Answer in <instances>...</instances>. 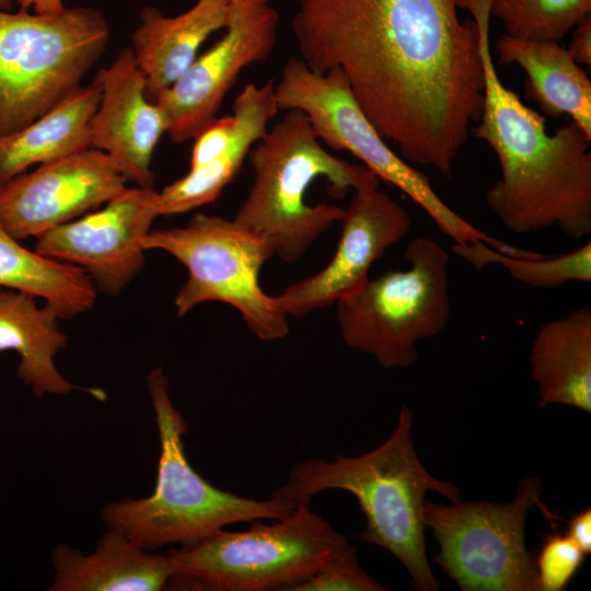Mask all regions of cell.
Instances as JSON below:
<instances>
[{
	"instance_id": "6da1fadb",
	"label": "cell",
	"mask_w": 591,
	"mask_h": 591,
	"mask_svg": "<svg viewBox=\"0 0 591 591\" xmlns=\"http://www.w3.org/2000/svg\"><path fill=\"white\" fill-rule=\"evenodd\" d=\"M466 0H297L292 32L313 70L338 69L408 162L450 175L480 116L484 69Z\"/></svg>"
},
{
	"instance_id": "7a4b0ae2",
	"label": "cell",
	"mask_w": 591,
	"mask_h": 591,
	"mask_svg": "<svg viewBox=\"0 0 591 591\" xmlns=\"http://www.w3.org/2000/svg\"><path fill=\"white\" fill-rule=\"evenodd\" d=\"M479 34L484 97L473 135L495 152L501 176L488 189L490 211L517 234L556 228L591 235V136L570 121L553 135L545 117L500 80L490 51V0L466 7Z\"/></svg>"
},
{
	"instance_id": "3957f363",
	"label": "cell",
	"mask_w": 591,
	"mask_h": 591,
	"mask_svg": "<svg viewBox=\"0 0 591 591\" xmlns=\"http://www.w3.org/2000/svg\"><path fill=\"white\" fill-rule=\"evenodd\" d=\"M414 413L402 405L390 437L375 449L356 456L336 454L333 461L309 456L294 463L286 482L271 497L292 509L310 505L325 490L354 495L366 518L358 541L376 545L399 560L417 591H437L427 557L422 508L428 491L451 502L461 500L460 489L432 476L422 465L412 439Z\"/></svg>"
},
{
	"instance_id": "277c9868",
	"label": "cell",
	"mask_w": 591,
	"mask_h": 591,
	"mask_svg": "<svg viewBox=\"0 0 591 591\" xmlns=\"http://www.w3.org/2000/svg\"><path fill=\"white\" fill-rule=\"evenodd\" d=\"M254 179L233 221L264 240L285 262L298 260L345 209L308 205L306 192L324 177L332 189L379 185V177L363 164L350 163L325 150L305 114H287L267 130L248 153Z\"/></svg>"
},
{
	"instance_id": "5b68a950",
	"label": "cell",
	"mask_w": 591,
	"mask_h": 591,
	"mask_svg": "<svg viewBox=\"0 0 591 591\" xmlns=\"http://www.w3.org/2000/svg\"><path fill=\"white\" fill-rule=\"evenodd\" d=\"M147 384L160 440L155 487L144 498L108 502L101 512L107 529L153 551L198 542L234 523L278 520L291 513L293 509L278 498L241 497L202 478L185 454L188 426L172 402L164 369L152 370Z\"/></svg>"
},
{
	"instance_id": "8992f818",
	"label": "cell",
	"mask_w": 591,
	"mask_h": 591,
	"mask_svg": "<svg viewBox=\"0 0 591 591\" xmlns=\"http://www.w3.org/2000/svg\"><path fill=\"white\" fill-rule=\"evenodd\" d=\"M109 40L91 8L56 13L0 10V136L13 134L69 97Z\"/></svg>"
},
{
	"instance_id": "52a82bcc",
	"label": "cell",
	"mask_w": 591,
	"mask_h": 591,
	"mask_svg": "<svg viewBox=\"0 0 591 591\" xmlns=\"http://www.w3.org/2000/svg\"><path fill=\"white\" fill-rule=\"evenodd\" d=\"M251 523L244 531L222 529L171 549V580L200 590L286 591L314 575L348 542L310 505L270 524Z\"/></svg>"
},
{
	"instance_id": "ba28073f",
	"label": "cell",
	"mask_w": 591,
	"mask_h": 591,
	"mask_svg": "<svg viewBox=\"0 0 591 591\" xmlns=\"http://www.w3.org/2000/svg\"><path fill=\"white\" fill-rule=\"evenodd\" d=\"M404 256L406 269L369 278L336 302L344 343L384 369L413 366L417 343L439 335L451 314L449 252L432 237L416 236Z\"/></svg>"
},
{
	"instance_id": "9c48e42d",
	"label": "cell",
	"mask_w": 591,
	"mask_h": 591,
	"mask_svg": "<svg viewBox=\"0 0 591 591\" xmlns=\"http://www.w3.org/2000/svg\"><path fill=\"white\" fill-rule=\"evenodd\" d=\"M275 97L279 111L303 112L321 142L350 152L379 178L413 199L453 244L496 243L495 237L452 210L428 178L389 147L357 103L340 70L318 72L301 58H290L275 84Z\"/></svg>"
},
{
	"instance_id": "30bf717a",
	"label": "cell",
	"mask_w": 591,
	"mask_h": 591,
	"mask_svg": "<svg viewBox=\"0 0 591 591\" xmlns=\"http://www.w3.org/2000/svg\"><path fill=\"white\" fill-rule=\"evenodd\" d=\"M142 246L164 251L186 267L187 280L174 301L178 316L204 302L220 301L235 308L262 340H279L289 333L288 315L259 285L262 267L274 252L233 220L197 213L184 227L150 230Z\"/></svg>"
},
{
	"instance_id": "8fae6325",
	"label": "cell",
	"mask_w": 591,
	"mask_h": 591,
	"mask_svg": "<svg viewBox=\"0 0 591 591\" xmlns=\"http://www.w3.org/2000/svg\"><path fill=\"white\" fill-rule=\"evenodd\" d=\"M542 490L540 479L524 477L507 503L426 499L422 520L439 547L434 561L462 591H538L525 522L534 507L551 517Z\"/></svg>"
},
{
	"instance_id": "7c38bea8",
	"label": "cell",
	"mask_w": 591,
	"mask_h": 591,
	"mask_svg": "<svg viewBox=\"0 0 591 591\" xmlns=\"http://www.w3.org/2000/svg\"><path fill=\"white\" fill-rule=\"evenodd\" d=\"M159 216V192L126 187L100 208L37 237L35 251L81 268L96 290L115 296L142 270V239Z\"/></svg>"
},
{
	"instance_id": "4fadbf2b",
	"label": "cell",
	"mask_w": 591,
	"mask_h": 591,
	"mask_svg": "<svg viewBox=\"0 0 591 591\" xmlns=\"http://www.w3.org/2000/svg\"><path fill=\"white\" fill-rule=\"evenodd\" d=\"M278 24L279 13L269 4L233 7L224 35L154 101L173 142L195 139L217 117L240 72L270 56Z\"/></svg>"
},
{
	"instance_id": "5bb4252c",
	"label": "cell",
	"mask_w": 591,
	"mask_h": 591,
	"mask_svg": "<svg viewBox=\"0 0 591 591\" xmlns=\"http://www.w3.org/2000/svg\"><path fill=\"white\" fill-rule=\"evenodd\" d=\"M127 183L106 153H72L0 186V227L18 241L39 237L100 208Z\"/></svg>"
},
{
	"instance_id": "9a60e30c",
	"label": "cell",
	"mask_w": 591,
	"mask_h": 591,
	"mask_svg": "<svg viewBox=\"0 0 591 591\" xmlns=\"http://www.w3.org/2000/svg\"><path fill=\"white\" fill-rule=\"evenodd\" d=\"M340 222L341 235L331 262L275 296L286 315H305L359 290L369 280L372 264L412 228L407 210L379 185L355 190Z\"/></svg>"
},
{
	"instance_id": "2e32d148",
	"label": "cell",
	"mask_w": 591,
	"mask_h": 591,
	"mask_svg": "<svg viewBox=\"0 0 591 591\" xmlns=\"http://www.w3.org/2000/svg\"><path fill=\"white\" fill-rule=\"evenodd\" d=\"M94 81L101 95L91 119V148L106 153L127 182L153 188L152 155L166 124L146 95L144 76L131 47L101 69Z\"/></svg>"
},
{
	"instance_id": "e0dca14e",
	"label": "cell",
	"mask_w": 591,
	"mask_h": 591,
	"mask_svg": "<svg viewBox=\"0 0 591 591\" xmlns=\"http://www.w3.org/2000/svg\"><path fill=\"white\" fill-rule=\"evenodd\" d=\"M232 109V115L216 117L195 138L183 186L197 204L206 205L219 198L253 146L267 132L268 123L279 112L274 81L245 85Z\"/></svg>"
},
{
	"instance_id": "ac0fdd59",
	"label": "cell",
	"mask_w": 591,
	"mask_h": 591,
	"mask_svg": "<svg viewBox=\"0 0 591 591\" xmlns=\"http://www.w3.org/2000/svg\"><path fill=\"white\" fill-rule=\"evenodd\" d=\"M233 7L225 0H198L189 10L165 16L153 7L141 11L131 36L136 62L144 76L146 95L154 102L194 62L202 43L227 28Z\"/></svg>"
},
{
	"instance_id": "d6986e66",
	"label": "cell",
	"mask_w": 591,
	"mask_h": 591,
	"mask_svg": "<svg viewBox=\"0 0 591 591\" xmlns=\"http://www.w3.org/2000/svg\"><path fill=\"white\" fill-rule=\"evenodd\" d=\"M51 561L50 591H159L173 575L167 555L153 554L113 529L101 535L92 554L59 544Z\"/></svg>"
},
{
	"instance_id": "ffe728a7",
	"label": "cell",
	"mask_w": 591,
	"mask_h": 591,
	"mask_svg": "<svg viewBox=\"0 0 591 591\" xmlns=\"http://www.w3.org/2000/svg\"><path fill=\"white\" fill-rule=\"evenodd\" d=\"M540 405L591 412V309L587 305L545 322L530 351Z\"/></svg>"
},
{
	"instance_id": "44dd1931",
	"label": "cell",
	"mask_w": 591,
	"mask_h": 591,
	"mask_svg": "<svg viewBox=\"0 0 591 591\" xmlns=\"http://www.w3.org/2000/svg\"><path fill=\"white\" fill-rule=\"evenodd\" d=\"M502 63L526 74L525 95L547 115H563L591 136V81L559 42L531 40L503 34L496 42Z\"/></svg>"
},
{
	"instance_id": "7402d4cb",
	"label": "cell",
	"mask_w": 591,
	"mask_h": 591,
	"mask_svg": "<svg viewBox=\"0 0 591 591\" xmlns=\"http://www.w3.org/2000/svg\"><path fill=\"white\" fill-rule=\"evenodd\" d=\"M35 299L0 287V351H16L18 375L37 397L67 395L77 386L61 375L54 358L68 339L57 310L48 303L38 306Z\"/></svg>"
},
{
	"instance_id": "603a6c76",
	"label": "cell",
	"mask_w": 591,
	"mask_h": 591,
	"mask_svg": "<svg viewBox=\"0 0 591 591\" xmlns=\"http://www.w3.org/2000/svg\"><path fill=\"white\" fill-rule=\"evenodd\" d=\"M95 81L81 85L57 106L25 126L0 136V186L34 164L91 148V119L100 102Z\"/></svg>"
},
{
	"instance_id": "cb8c5ba5",
	"label": "cell",
	"mask_w": 591,
	"mask_h": 591,
	"mask_svg": "<svg viewBox=\"0 0 591 591\" xmlns=\"http://www.w3.org/2000/svg\"><path fill=\"white\" fill-rule=\"evenodd\" d=\"M0 287L43 298L60 318L89 311L96 298L91 278L81 268L25 248L1 227Z\"/></svg>"
},
{
	"instance_id": "d4e9b609",
	"label": "cell",
	"mask_w": 591,
	"mask_h": 591,
	"mask_svg": "<svg viewBox=\"0 0 591 591\" xmlns=\"http://www.w3.org/2000/svg\"><path fill=\"white\" fill-rule=\"evenodd\" d=\"M452 251L475 269L490 264L503 266L518 281L533 288H558L569 282L591 281V242L555 256L538 253L518 256L501 253L482 241L453 244Z\"/></svg>"
},
{
	"instance_id": "484cf974",
	"label": "cell",
	"mask_w": 591,
	"mask_h": 591,
	"mask_svg": "<svg viewBox=\"0 0 591 591\" xmlns=\"http://www.w3.org/2000/svg\"><path fill=\"white\" fill-rule=\"evenodd\" d=\"M590 13L591 0H490L506 34L521 39L560 42Z\"/></svg>"
},
{
	"instance_id": "4316f807",
	"label": "cell",
	"mask_w": 591,
	"mask_h": 591,
	"mask_svg": "<svg viewBox=\"0 0 591 591\" xmlns=\"http://www.w3.org/2000/svg\"><path fill=\"white\" fill-rule=\"evenodd\" d=\"M387 590L361 567L348 541L314 575L286 591H384Z\"/></svg>"
},
{
	"instance_id": "83f0119b",
	"label": "cell",
	"mask_w": 591,
	"mask_h": 591,
	"mask_svg": "<svg viewBox=\"0 0 591 591\" xmlns=\"http://www.w3.org/2000/svg\"><path fill=\"white\" fill-rule=\"evenodd\" d=\"M584 553L566 534L545 537L535 560L538 591H561L580 568Z\"/></svg>"
},
{
	"instance_id": "f1b7e54d",
	"label": "cell",
	"mask_w": 591,
	"mask_h": 591,
	"mask_svg": "<svg viewBox=\"0 0 591 591\" xmlns=\"http://www.w3.org/2000/svg\"><path fill=\"white\" fill-rule=\"evenodd\" d=\"M567 50L580 66L591 68V18L588 16L571 31Z\"/></svg>"
},
{
	"instance_id": "f546056e",
	"label": "cell",
	"mask_w": 591,
	"mask_h": 591,
	"mask_svg": "<svg viewBox=\"0 0 591 591\" xmlns=\"http://www.w3.org/2000/svg\"><path fill=\"white\" fill-rule=\"evenodd\" d=\"M584 553H591V509H584L573 514L568 523L566 533Z\"/></svg>"
},
{
	"instance_id": "4dcf8cb0",
	"label": "cell",
	"mask_w": 591,
	"mask_h": 591,
	"mask_svg": "<svg viewBox=\"0 0 591 591\" xmlns=\"http://www.w3.org/2000/svg\"><path fill=\"white\" fill-rule=\"evenodd\" d=\"M23 10L32 9L35 13H56L63 10L61 0H16Z\"/></svg>"
},
{
	"instance_id": "1f68e13d",
	"label": "cell",
	"mask_w": 591,
	"mask_h": 591,
	"mask_svg": "<svg viewBox=\"0 0 591 591\" xmlns=\"http://www.w3.org/2000/svg\"><path fill=\"white\" fill-rule=\"evenodd\" d=\"M231 5L237 7V8H253V7H259L264 4H268L269 0H225Z\"/></svg>"
},
{
	"instance_id": "d6a6232c",
	"label": "cell",
	"mask_w": 591,
	"mask_h": 591,
	"mask_svg": "<svg viewBox=\"0 0 591 591\" xmlns=\"http://www.w3.org/2000/svg\"><path fill=\"white\" fill-rule=\"evenodd\" d=\"M12 7V0H0V10L9 11Z\"/></svg>"
}]
</instances>
